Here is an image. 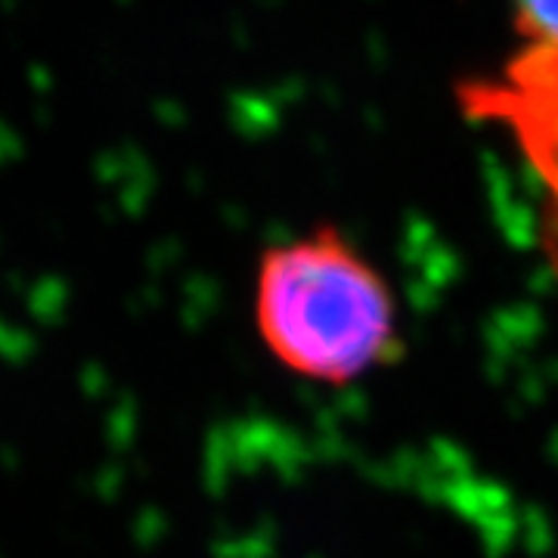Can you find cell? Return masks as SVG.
Masks as SVG:
<instances>
[{"label": "cell", "mask_w": 558, "mask_h": 558, "mask_svg": "<svg viewBox=\"0 0 558 558\" xmlns=\"http://www.w3.org/2000/svg\"><path fill=\"white\" fill-rule=\"evenodd\" d=\"M515 7L531 40L558 44V0H515Z\"/></svg>", "instance_id": "obj_3"}, {"label": "cell", "mask_w": 558, "mask_h": 558, "mask_svg": "<svg viewBox=\"0 0 558 558\" xmlns=\"http://www.w3.org/2000/svg\"><path fill=\"white\" fill-rule=\"evenodd\" d=\"M462 102L481 119L506 124L543 186V252L558 279V44L531 47L494 81L462 87Z\"/></svg>", "instance_id": "obj_2"}, {"label": "cell", "mask_w": 558, "mask_h": 558, "mask_svg": "<svg viewBox=\"0 0 558 558\" xmlns=\"http://www.w3.org/2000/svg\"><path fill=\"white\" fill-rule=\"evenodd\" d=\"M252 323L282 369L319 385H351L403 351L388 279L339 227L264 248Z\"/></svg>", "instance_id": "obj_1"}]
</instances>
